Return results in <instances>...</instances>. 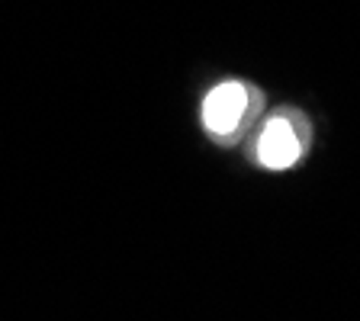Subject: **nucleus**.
Instances as JSON below:
<instances>
[{"instance_id": "f257e3e1", "label": "nucleus", "mask_w": 360, "mask_h": 321, "mask_svg": "<svg viewBox=\"0 0 360 321\" xmlns=\"http://www.w3.org/2000/svg\"><path fill=\"white\" fill-rule=\"evenodd\" d=\"M251 90L241 81H222L219 87L210 90V97L202 100V126L210 135H235L251 110Z\"/></svg>"}, {"instance_id": "f03ea898", "label": "nucleus", "mask_w": 360, "mask_h": 321, "mask_svg": "<svg viewBox=\"0 0 360 321\" xmlns=\"http://www.w3.org/2000/svg\"><path fill=\"white\" fill-rule=\"evenodd\" d=\"M302 151H306V129L300 126V119H292L286 112L274 116L257 138V161L270 171L292 167L302 157Z\"/></svg>"}]
</instances>
